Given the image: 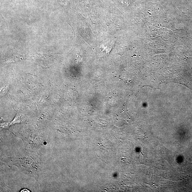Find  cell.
Masks as SVG:
<instances>
[{"label": "cell", "instance_id": "6da1fadb", "mask_svg": "<svg viewBox=\"0 0 192 192\" xmlns=\"http://www.w3.org/2000/svg\"><path fill=\"white\" fill-rule=\"evenodd\" d=\"M21 192H30V191L26 189H23L21 190Z\"/></svg>", "mask_w": 192, "mask_h": 192}]
</instances>
